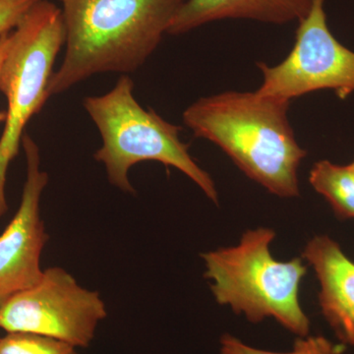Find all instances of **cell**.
<instances>
[{
	"label": "cell",
	"mask_w": 354,
	"mask_h": 354,
	"mask_svg": "<svg viewBox=\"0 0 354 354\" xmlns=\"http://www.w3.org/2000/svg\"><path fill=\"white\" fill-rule=\"evenodd\" d=\"M290 102L256 92L201 97L183 113L197 138L220 147L249 178L281 198L299 196L298 169L307 152L288 118Z\"/></svg>",
	"instance_id": "1"
},
{
	"label": "cell",
	"mask_w": 354,
	"mask_h": 354,
	"mask_svg": "<svg viewBox=\"0 0 354 354\" xmlns=\"http://www.w3.org/2000/svg\"><path fill=\"white\" fill-rule=\"evenodd\" d=\"M187 0H62L66 41L48 97L97 74L137 71Z\"/></svg>",
	"instance_id": "2"
},
{
	"label": "cell",
	"mask_w": 354,
	"mask_h": 354,
	"mask_svg": "<svg viewBox=\"0 0 354 354\" xmlns=\"http://www.w3.org/2000/svg\"><path fill=\"white\" fill-rule=\"evenodd\" d=\"M269 227L248 230L237 245L201 254L204 277L216 301L227 305L250 323L272 318L297 337H306L310 320L299 301L300 285L307 272L302 258L274 259Z\"/></svg>",
	"instance_id": "3"
},
{
	"label": "cell",
	"mask_w": 354,
	"mask_h": 354,
	"mask_svg": "<svg viewBox=\"0 0 354 354\" xmlns=\"http://www.w3.org/2000/svg\"><path fill=\"white\" fill-rule=\"evenodd\" d=\"M133 91L132 79L122 75L106 94L83 101L101 134L102 145L94 158L104 164L109 183L123 192L134 193L128 171L138 162L156 160L183 172L218 204L215 181L191 157L189 145L179 136L183 128L165 120L152 109L142 108Z\"/></svg>",
	"instance_id": "4"
},
{
	"label": "cell",
	"mask_w": 354,
	"mask_h": 354,
	"mask_svg": "<svg viewBox=\"0 0 354 354\" xmlns=\"http://www.w3.org/2000/svg\"><path fill=\"white\" fill-rule=\"evenodd\" d=\"M66 41L62 8L41 0L10 32L0 64V93L8 102L0 137V216L8 211L6 186L9 165L19 153L27 123L48 100L53 64Z\"/></svg>",
	"instance_id": "5"
},
{
	"label": "cell",
	"mask_w": 354,
	"mask_h": 354,
	"mask_svg": "<svg viewBox=\"0 0 354 354\" xmlns=\"http://www.w3.org/2000/svg\"><path fill=\"white\" fill-rule=\"evenodd\" d=\"M106 315L97 291L83 288L62 268L50 267L44 270L36 285L14 295L0 308V328L88 348Z\"/></svg>",
	"instance_id": "6"
},
{
	"label": "cell",
	"mask_w": 354,
	"mask_h": 354,
	"mask_svg": "<svg viewBox=\"0 0 354 354\" xmlns=\"http://www.w3.org/2000/svg\"><path fill=\"white\" fill-rule=\"evenodd\" d=\"M324 6L325 0H313L281 64H257L263 74L258 93L288 102L319 90H334L342 100L354 94V53L330 32Z\"/></svg>",
	"instance_id": "7"
},
{
	"label": "cell",
	"mask_w": 354,
	"mask_h": 354,
	"mask_svg": "<svg viewBox=\"0 0 354 354\" xmlns=\"http://www.w3.org/2000/svg\"><path fill=\"white\" fill-rule=\"evenodd\" d=\"M27 178L19 209L0 235V308L17 293L32 288L43 277L41 253L48 241L41 218V198L48 183L41 169L39 149L27 133L22 138Z\"/></svg>",
	"instance_id": "8"
},
{
	"label": "cell",
	"mask_w": 354,
	"mask_h": 354,
	"mask_svg": "<svg viewBox=\"0 0 354 354\" xmlns=\"http://www.w3.org/2000/svg\"><path fill=\"white\" fill-rule=\"evenodd\" d=\"M302 259L313 268L320 285L319 304L339 341L354 346V262L328 235L307 242Z\"/></svg>",
	"instance_id": "9"
},
{
	"label": "cell",
	"mask_w": 354,
	"mask_h": 354,
	"mask_svg": "<svg viewBox=\"0 0 354 354\" xmlns=\"http://www.w3.org/2000/svg\"><path fill=\"white\" fill-rule=\"evenodd\" d=\"M313 0H187L177 12L167 34L181 35L208 23L247 19L283 25L301 21Z\"/></svg>",
	"instance_id": "10"
},
{
	"label": "cell",
	"mask_w": 354,
	"mask_h": 354,
	"mask_svg": "<svg viewBox=\"0 0 354 354\" xmlns=\"http://www.w3.org/2000/svg\"><path fill=\"white\" fill-rule=\"evenodd\" d=\"M316 192L330 203L341 220L354 218V171L348 165L320 160L314 164L309 176Z\"/></svg>",
	"instance_id": "11"
},
{
	"label": "cell",
	"mask_w": 354,
	"mask_h": 354,
	"mask_svg": "<svg viewBox=\"0 0 354 354\" xmlns=\"http://www.w3.org/2000/svg\"><path fill=\"white\" fill-rule=\"evenodd\" d=\"M0 354H79L75 346L31 333H7L0 337Z\"/></svg>",
	"instance_id": "12"
},
{
	"label": "cell",
	"mask_w": 354,
	"mask_h": 354,
	"mask_svg": "<svg viewBox=\"0 0 354 354\" xmlns=\"http://www.w3.org/2000/svg\"><path fill=\"white\" fill-rule=\"evenodd\" d=\"M221 354H339V349L321 335L298 337L288 353H274L248 346L230 334L221 337Z\"/></svg>",
	"instance_id": "13"
},
{
	"label": "cell",
	"mask_w": 354,
	"mask_h": 354,
	"mask_svg": "<svg viewBox=\"0 0 354 354\" xmlns=\"http://www.w3.org/2000/svg\"><path fill=\"white\" fill-rule=\"evenodd\" d=\"M41 0H0V37L10 32Z\"/></svg>",
	"instance_id": "14"
},
{
	"label": "cell",
	"mask_w": 354,
	"mask_h": 354,
	"mask_svg": "<svg viewBox=\"0 0 354 354\" xmlns=\"http://www.w3.org/2000/svg\"><path fill=\"white\" fill-rule=\"evenodd\" d=\"M9 36H10V32H7V34L0 37V64H1L2 59H3L4 55H6L7 46H8ZM6 120V111H0V123Z\"/></svg>",
	"instance_id": "15"
},
{
	"label": "cell",
	"mask_w": 354,
	"mask_h": 354,
	"mask_svg": "<svg viewBox=\"0 0 354 354\" xmlns=\"http://www.w3.org/2000/svg\"><path fill=\"white\" fill-rule=\"evenodd\" d=\"M349 167H351V169H353V171H354V160H353V162H351V165H349Z\"/></svg>",
	"instance_id": "16"
},
{
	"label": "cell",
	"mask_w": 354,
	"mask_h": 354,
	"mask_svg": "<svg viewBox=\"0 0 354 354\" xmlns=\"http://www.w3.org/2000/svg\"><path fill=\"white\" fill-rule=\"evenodd\" d=\"M60 1H62V0H60Z\"/></svg>",
	"instance_id": "17"
}]
</instances>
